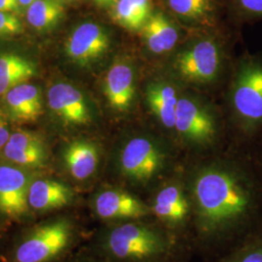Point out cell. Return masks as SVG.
Segmentation results:
<instances>
[{"mask_svg": "<svg viewBox=\"0 0 262 262\" xmlns=\"http://www.w3.org/2000/svg\"><path fill=\"white\" fill-rule=\"evenodd\" d=\"M167 155L148 137H134L122 145L117 158L120 176L134 187H145L165 169Z\"/></svg>", "mask_w": 262, "mask_h": 262, "instance_id": "cell-4", "label": "cell"}, {"mask_svg": "<svg viewBox=\"0 0 262 262\" xmlns=\"http://www.w3.org/2000/svg\"><path fill=\"white\" fill-rule=\"evenodd\" d=\"M63 15L64 6L60 0H36L27 10L29 25L38 30L54 28Z\"/></svg>", "mask_w": 262, "mask_h": 262, "instance_id": "cell-22", "label": "cell"}, {"mask_svg": "<svg viewBox=\"0 0 262 262\" xmlns=\"http://www.w3.org/2000/svg\"><path fill=\"white\" fill-rule=\"evenodd\" d=\"M170 9L180 17L200 19L211 11V0H168Z\"/></svg>", "mask_w": 262, "mask_h": 262, "instance_id": "cell-23", "label": "cell"}, {"mask_svg": "<svg viewBox=\"0 0 262 262\" xmlns=\"http://www.w3.org/2000/svg\"><path fill=\"white\" fill-rule=\"evenodd\" d=\"M12 115L21 122H33L42 114V99L39 89L33 84H20L6 94Z\"/></svg>", "mask_w": 262, "mask_h": 262, "instance_id": "cell-17", "label": "cell"}, {"mask_svg": "<svg viewBox=\"0 0 262 262\" xmlns=\"http://www.w3.org/2000/svg\"><path fill=\"white\" fill-rule=\"evenodd\" d=\"M174 128L187 142L200 146L211 143L215 137V122L212 117L187 98L178 100Z\"/></svg>", "mask_w": 262, "mask_h": 262, "instance_id": "cell-10", "label": "cell"}, {"mask_svg": "<svg viewBox=\"0 0 262 262\" xmlns=\"http://www.w3.org/2000/svg\"><path fill=\"white\" fill-rule=\"evenodd\" d=\"M110 47L108 33L101 26L84 23L72 32L66 42L68 57L80 66H86L107 53Z\"/></svg>", "mask_w": 262, "mask_h": 262, "instance_id": "cell-9", "label": "cell"}, {"mask_svg": "<svg viewBox=\"0 0 262 262\" xmlns=\"http://www.w3.org/2000/svg\"><path fill=\"white\" fill-rule=\"evenodd\" d=\"M66 262H104L100 259L97 255H95L91 251H84L80 252L72 255L70 258H68Z\"/></svg>", "mask_w": 262, "mask_h": 262, "instance_id": "cell-26", "label": "cell"}, {"mask_svg": "<svg viewBox=\"0 0 262 262\" xmlns=\"http://www.w3.org/2000/svg\"><path fill=\"white\" fill-rule=\"evenodd\" d=\"M79 238L75 219L56 215L28 227L10 252L9 262H59Z\"/></svg>", "mask_w": 262, "mask_h": 262, "instance_id": "cell-3", "label": "cell"}, {"mask_svg": "<svg viewBox=\"0 0 262 262\" xmlns=\"http://www.w3.org/2000/svg\"><path fill=\"white\" fill-rule=\"evenodd\" d=\"M240 6L251 14L262 15V0H238Z\"/></svg>", "mask_w": 262, "mask_h": 262, "instance_id": "cell-27", "label": "cell"}, {"mask_svg": "<svg viewBox=\"0 0 262 262\" xmlns=\"http://www.w3.org/2000/svg\"><path fill=\"white\" fill-rule=\"evenodd\" d=\"M225 262H262V246L248 248Z\"/></svg>", "mask_w": 262, "mask_h": 262, "instance_id": "cell-25", "label": "cell"}, {"mask_svg": "<svg viewBox=\"0 0 262 262\" xmlns=\"http://www.w3.org/2000/svg\"><path fill=\"white\" fill-rule=\"evenodd\" d=\"M48 101L50 108L66 123L81 125L91 121L84 95L71 84L53 85L48 94Z\"/></svg>", "mask_w": 262, "mask_h": 262, "instance_id": "cell-13", "label": "cell"}, {"mask_svg": "<svg viewBox=\"0 0 262 262\" xmlns=\"http://www.w3.org/2000/svg\"><path fill=\"white\" fill-rule=\"evenodd\" d=\"M104 92L110 106L118 111L129 108L134 98V73L125 62H116L105 78Z\"/></svg>", "mask_w": 262, "mask_h": 262, "instance_id": "cell-16", "label": "cell"}, {"mask_svg": "<svg viewBox=\"0 0 262 262\" xmlns=\"http://www.w3.org/2000/svg\"><path fill=\"white\" fill-rule=\"evenodd\" d=\"M10 136H11V133L8 128V124L0 115V149L4 148V146L9 140Z\"/></svg>", "mask_w": 262, "mask_h": 262, "instance_id": "cell-29", "label": "cell"}, {"mask_svg": "<svg viewBox=\"0 0 262 262\" xmlns=\"http://www.w3.org/2000/svg\"><path fill=\"white\" fill-rule=\"evenodd\" d=\"M31 179L15 166L0 165V214L12 220H24L30 214L28 190Z\"/></svg>", "mask_w": 262, "mask_h": 262, "instance_id": "cell-7", "label": "cell"}, {"mask_svg": "<svg viewBox=\"0 0 262 262\" xmlns=\"http://www.w3.org/2000/svg\"><path fill=\"white\" fill-rule=\"evenodd\" d=\"M147 101L151 112L167 128H174L178 97L173 86L152 84L147 90Z\"/></svg>", "mask_w": 262, "mask_h": 262, "instance_id": "cell-20", "label": "cell"}, {"mask_svg": "<svg viewBox=\"0 0 262 262\" xmlns=\"http://www.w3.org/2000/svg\"><path fill=\"white\" fill-rule=\"evenodd\" d=\"M3 155L14 164L30 169L43 167L48 159L43 142L36 135L26 131L11 134L3 148Z\"/></svg>", "mask_w": 262, "mask_h": 262, "instance_id": "cell-14", "label": "cell"}, {"mask_svg": "<svg viewBox=\"0 0 262 262\" xmlns=\"http://www.w3.org/2000/svg\"><path fill=\"white\" fill-rule=\"evenodd\" d=\"M178 236L152 217L103 224L91 252L104 262H163L175 258Z\"/></svg>", "mask_w": 262, "mask_h": 262, "instance_id": "cell-2", "label": "cell"}, {"mask_svg": "<svg viewBox=\"0 0 262 262\" xmlns=\"http://www.w3.org/2000/svg\"><path fill=\"white\" fill-rule=\"evenodd\" d=\"M75 200L72 188L52 179H37L31 182L28 190L30 211L43 215L71 206Z\"/></svg>", "mask_w": 262, "mask_h": 262, "instance_id": "cell-12", "label": "cell"}, {"mask_svg": "<svg viewBox=\"0 0 262 262\" xmlns=\"http://www.w3.org/2000/svg\"><path fill=\"white\" fill-rule=\"evenodd\" d=\"M151 217L175 235L190 228L191 206L187 187L169 182L159 187L148 201Z\"/></svg>", "mask_w": 262, "mask_h": 262, "instance_id": "cell-6", "label": "cell"}, {"mask_svg": "<svg viewBox=\"0 0 262 262\" xmlns=\"http://www.w3.org/2000/svg\"><path fill=\"white\" fill-rule=\"evenodd\" d=\"M90 210L103 224L151 217L147 201L122 187L97 190L90 199Z\"/></svg>", "mask_w": 262, "mask_h": 262, "instance_id": "cell-5", "label": "cell"}, {"mask_svg": "<svg viewBox=\"0 0 262 262\" xmlns=\"http://www.w3.org/2000/svg\"><path fill=\"white\" fill-rule=\"evenodd\" d=\"M220 67V53L215 43L210 40L199 41L179 55L176 68L187 81L204 84L213 81Z\"/></svg>", "mask_w": 262, "mask_h": 262, "instance_id": "cell-8", "label": "cell"}, {"mask_svg": "<svg viewBox=\"0 0 262 262\" xmlns=\"http://www.w3.org/2000/svg\"><path fill=\"white\" fill-rule=\"evenodd\" d=\"M19 0H0V11L19 13Z\"/></svg>", "mask_w": 262, "mask_h": 262, "instance_id": "cell-28", "label": "cell"}, {"mask_svg": "<svg viewBox=\"0 0 262 262\" xmlns=\"http://www.w3.org/2000/svg\"><path fill=\"white\" fill-rule=\"evenodd\" d=\"M21 30V23L14 13L0 11V36H13Z\"/></svg>", "mask_w": 262, "mask_h": 262, "instance_id": "cell-24", "label": "cell"}, {"mask_svg": "<svg viewBox=\"0 0 262 262\" xmlns=\"http://www.w3.org/2000/svg\"><path fill=\"white\" fill-rule=\"evenodd\" d=\"M34 73V66L27 59L10 54L0 56V95L28 81Z\"/></svg>", "mask_w": 262, "mask_h": 262, "instance_id": "cell-21", "label": "cell"}, {"mask_svg": "<svg viewBox=\"0 0 262 262\" xmlns=\"http://www.w3.org/2000/svg\"><path fill=\"white\" fill-rule=\"evenodd\" d=\"M94 2L102 8H112L113 6L118 2V0H94Z\"/></svg>", "mask_w": 262, "mask_h": 262, "instance_id": "cell-30", "label": "cell"}, {"mask_svg": "<svg viewBox=\"0 0 262 262\" xmlns=\"http://www.w3.org/2000/svg\"><path fill=\"white\" fill-rule=\"evenodd\" d=\"M238 114L247 121L262 120V66H247L238 77L233 94Z\"/></svg>", "mask_w": 262, "mask_h": 262, "instance_id": "cell-11", "label": "cell"}, {"mask_svg": "<svg viewBox=\"0 0 262 262\" xmlns=\"http://www.w3.org/2000/svg\"><path fill=\"white\" fill-rule=\"evenodd\" d=\"M152 14L150 0H118L112 7V19L129 31L141 30Z\"/></svg>", "mask_w": 262, "mask_h": 262, "instance_id": "cell-19", "label": "cell"}, {"mask_svg": "<svg viewBox=\"0 0 262 262\" xmlns=\"http://www.w3.org/2000/svg\"><path fill=\"white\" fill-rule=\"evenodd\" d=\"M147 47L155 54L172 50L178 40V31L162 13H152L141 29Z\"/></svg>", "mask_w": 262, "mask_h": 262, "instance_id": "cell-18", "label": "cell"}, {"mask_svg": "<svg viewBox=\"0 0 262 262\" xmlns=\"http://www.w3.org/2000/svg\"><path fill=\"white\" fill-rule=\"evenodd\" d=\"M192 229L204 247L220 248L253 208L252 193L234 170L219 163L193 172L187 183Z\"/></svg>", "mask_w": 262, "mask_h": 262, "instance_id": "cell-1", "label": "cell"}, {"mask_svg": "<svg viewBox=\"0 0 262 262\" xmlns=\"http://www.w3.org/2000/svg\"><path fill=\"white\" fill-rule=\"evenodd\" d=\"M62 160L71 178L84 182L93 178L99 167L100 151L93 142L73 141L64 148Z\"/></svg>", "mask_w": 262, "mask_h": 262, "instance_id": "cell-15", "label": "cell"}, {"mask_svg": "<svg viewBox=\"0 0 262 262\" xmlns=\"http://www.w3.org/2000/svg\"><path fill=\"white\" fill-rule=\"evenodd\" d=\"M36 0H19V6L24 8H28Z\"/></svg>", "mask_w": 262, "mask_h": 262, "instance_id": "cell-31", "label": "cell"}, {"mask_svg": "<svg viewBox=\"0 0 262 262\" xmlns=\"http://www.w3.org/2000/svg\"><path fill=\"white\" fill-rule=\"evenodd\" d=\"M163 262H182L180 261V260H177L176 258H172V259H169V260H166V261H163Z\"/></svg>", "mask_w": 262, "mask_h": 262, "instance_id": "cell-32", "label": "cell"}]
</instances>
